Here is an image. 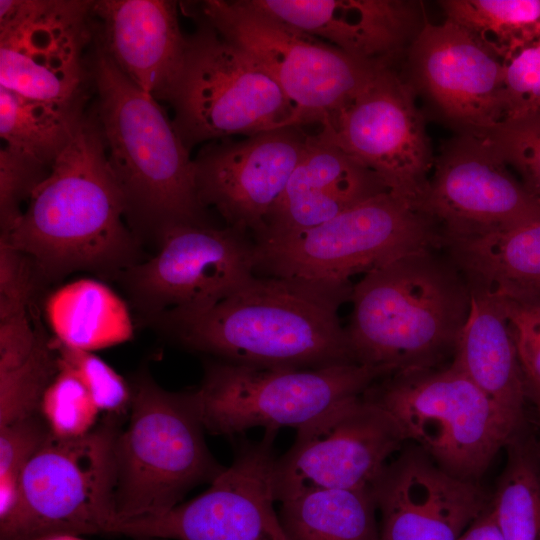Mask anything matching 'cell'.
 I'll return each mask as SVG.
<instances>
[{
	"label": "cell",
	"instance_id": "cell-14",
	"mask_svg": "<svg viewBox=\"0 0 540 540\" xmlns=\"http://www.w3.org/2000/svg\"><path fill=\"white\" fill-rule=\"evenodd\" d=\"M278 430L242 439L233 462L199 496L168 512L111 522L105 534L137 540H287L275 512L272 470Z\"/></svg>",
	"mask_w": 540,
	"mask_h": 540
},
{
	"label": "cell",
	"instance_id": "cell-42",
	"mask_svg": "<svg viewBox=\"0 0 540 540\" xmlns=\"http://www.w3.org/2000/svg\"><path fill=\"white\" fill-rule=\"evenodd\" d=\"M524 379H525L527 397L535 405V408L538 414L539 425H540V384L526 378Z\"/></svg>",
	"mask_w": 540,
	"mask_h": 540
},
{
	"label": "cell",
	"instance_id": "cell-21",
	"mask_svg": "<svg viewBox=\"0 0 540 540\" xmlns=\"http://www.w3.org/2000/svg\"><path fill=\"white\" fill-rule=\"evenodd\" d=\"M251 8L365 62L393 66L426 20L404 0H245Z\"/></svg>",
	"mask_w": 540,
	"mask_h": 540
},
{
	"label": "cell",
	"instance_id": "cell-31",
	"mask_svg": "<svg viewBox=\"0 0 540 540\" xmlns=\"http://www.w3.org/2000/svg\"><path fill=\"white\" fill-rule=\"evenodd\" d=\"M58 371L50 339L39 333L28 359L16 368L0 372V428L40 413L43 395Z\"/></svg>",
	"mask_w": 540,
	"mask_h": 540
},
{
	"label": "cell",
	"instance_id": "cell-16",
	"mask_svg": "<svg viewBox=\"0 0 540 540\" xmlns=\"http://www.w3.org/2000/svg\"><path fill=\"white\" fill-rule=\"evenodd\" d=\"M158 244L153 257L118 275L138 309L152 317L206 308L255 275L254 241L232 227L177 225Z\"/></svg>",
	"mask_w": 540,
	"mask_h": 540
},
{
	"label": "cell",
	"instance_id": "cell-1",
	"mask_svg": "<svg viewBox=\"0 0 540 540\" xmlns=\"http://www.w3.org/2000/svg\"><path fill=\"white\" fill-rule=\"evenodd\" d=\"M352 288L254 275L206 308L156 318L185 348L224 362L285 369L356 363L338 316Z\"/></svg>",
	"mask_w": 540,
	"mask_h": 540
},
{
	"label": "cell",
	"instance_id": "cell-8",
	"mask_svg": "<svg viewBox=\"0 0 540 540\" xmlns=\"http://www.w3.org/2000/svg\"><path fill=\"white\" fill-rule=\"evenodd\" d=\"M362 396L387 411L440 468L476 481L517 434L487 396L454 362L399 371ZM519 434V433H518Z\"/></svg>",
	"mask_w": 540,
	"mask_h": 540
},
{
	"label": "cell",
	"instance_id": "cell-2",
	"mask_svg": "<svg viewBox=\"0 0 540 540\" xmlns=\"http://www.w3.org/2000/svg\"><path fill=\"white\" fill-rule=\"evenodd\" d=\"M126 204L110 167L94 109L0 238L25 253L40 279L77 271L118 275L141 262Z\"/></svg>",
	"mask_w": 540,
	"mask_h": 540
},
{
	"label": "cell",
	"instance_id": "cell-11",
	"mask_svg": "<svg viewBox=\"0 0 540 540\" xmlns=\"http://www.w3.org/2000/svg\"><path fill=\"white\" fill-rule=\"evenodd\" d=\"M199 17L270 74L295 107L301 126L321 125L389 67L353 58L245 0L203 1Z\"/></svg>",
	"mask_w": 540,
	"mask_h": 540
},
{
	"label": "cell",
	"instance_id": "cell-39",
	"mask_svg": "<svg viewBox=\"0 0 540 540\" xmlns=\"http://www.w3.org/2000/svg\"><path fill=\"white\" fill-rule=\"evenodd\" d=\"M497 298L509 321L524 378L540 384V302Z\"/></svg>",
	"mask_w": 540,
	"mask_h": 540
},
{
	"label": "cell",
	"instance_id": "cell-24",
	"mask_svg": "<svg viewBox=\"0 0 540 540\" xmlns=\"http://www.w3.org/2000/svg\"><path fill=\"white\" fill-rule=\"evenodd\" d=\"M469 285L470 311L451 361L518 434L525 430L528 397L512 330L497 296L483 287Z\"/></svg>",
	"mask_w": 540,
	"mask_h": 540
},
{
	"label": "cell",
	"instance_id": "cell-10",
	"mask_svg": "<svg viewBox=\"0 0 540 540\" xmlns=\"http://www.w3.org/2000/svg\"><path fill=\"white\" fill-rule=\"evenodd\" d=\"M392 373L359 363L285 369L217 360L205 366L193 395L202 425L212 435L234 436L259 426L298 429Z\"/></svg>",
	"mask_w": 540,
	"mask_h": 540
},
{
	"label": "cell",
	"instance_id": "cell-19",
	"mask_svg": "<svg viewBox=\"0 0 540 540\" xmlns=\"http://www.w3.org/2000/svg\"><path fill=\"white\" fill-rule=\"evenodd\" d=\"M313 134L302 126L206 143L194 158L197 191L228 227L259 235Z\"/></svg>",
	"mask_w": 540,
	"mask_h": 540
},
{
	"label": "cell",
	"instance_id": "cell-20",
	"mask_svg": "<svg viewBox=\"0 0 540 540\" xmlns=\"http://www.w3.org/2000/svg\"><path fill=\"white\" fill-rule=\"evenodd\" d=\"M372 491L379 540H458L491 502L476 481L448 473L419 447L388 463Z\"/></svg>",
	"mask_w": 540,
	"mask_h": 540
},
{
	"label": "cell",
	"instance_id": "cell-28",
	"mask_svg": "<svg viewBox=\"0 0 540 540\" xmlns=\"http://www.w3.org/2000/svg\"><path fill=\"white\" fill-rule=\"evenodd\" d=\"M84 114V107L38 101L0 87L2 142L50 168L74 137Z\"/></svg>",
	"mask_w": 540,
	"mask_h": 540
},
{
	"label": "cell",
	"instance_id": "cell-33",
	"mask_svg": "<svg viewBox=\"0 0 540 540\" xmlns=\"http://www.w3.org/2000/svg\"><path fill=\"white\" fill-rule=\"evenodd\" d=\"M99 411L81 381L59 367L40 405V413L51 434L60 438L82 436L96 425Z\"/></svg>",
	"mask_w": 540,
	"mask_h": 540
},
{
	"label": "cell",
	"instance_id": "cell-35",
	"mask_svg": "<svg viewBox=\"0 0 540 540\" xmlns=\"http://www.w3.org/2000/svg\"><path fill=\"white\" fill-rule=\"evenodd\" d=\"M50 433L41 413L0 428V517L12 507L25 468Z\"/></svg>",
	"mask_w": 540,
	"mask_h": 540
},
{
	"label": "cell",
	"instance_id": "cell-5",
	"mask_svg": "<svg viewBox=\"0 0 540 540\" xmlns=\"http://www.w3.org/2000/svg\"><path fill=\"white\" fill-rule=\"evenodd\" d=\"M204 432L193 391L171 392L139 379L116 442L115 520L164 514L197 485L213 482L226 467Z\"/></svg>",
	"mask_w": 540,
	"mask_h": 540
},
{
	"label": "cell",
	"instance_id": "cell-36",
	"mask_svg": "<svg viewBox=\"0 0 540 540\" xmlns=\"http://www.w3.org/2000/svg\"><path fill=\"white\" fill-rule=\"evenodd\" d=\"M50 167L6 145L0 149V229L10 230L20 217L24 201L48 175Z\"/></svg>",
	"mask_w": 540,
	"mask_h": 540
},
{
	"label": "cell",
	"instance_id": "cell-37",
	"mask_svg": "<svg viewBox=\"0 0 540 540\" xmlns=\"http://www.w3.org/2000/svg\"><path fill=\"white\" fill-rule=\"evenodd\" d=\"M508 118L540 111V41L504 60Z\"/></svg>",
	"mask_w": 540,
	"mask_h": 540
},
{
	"label": "cell",
	"instance_id": "cell-26",
	"mask_svg": "<svg viewBox=\"0 0 540 540\" xmlns=\"http://www.w3.org/2000/svg\"><path fill=\"white\" fill-rule=\"evenodd\" d=\"M45 311L54 338L72 348L92 352L133 336L125 302L93 279L75 280L58 288L48 297Z\"/></svg>",
	"mask_w": 540,
	"mask_h": 540
},
{
	"label": "cell",
	"instance_id": "cell-17",
	"mask_svg": "<svg viewBox=\"0 0 540 540\" xmlns=\"http://www.w3.org/2000/svg\"><path fill=\"white\" fill-rule=\"evenodd\" d=\"M417 207L439 227L444 243L540 220V204L489 142L468 133L450 140L435 159Z\"/></svg>",
	"mask_w": 540,
	"mask_h": 540
},
{
	"label": "cell",
	"instance_id": "cell-9",
	"mask_svg": "<svg viewBox=\"0 0 540 540\" xmlns=\"http://www.w3.org/2000/svg\"><path fill=\"white\" fill-rule=\"evenodd\" d=\"M169 103L185 145L301 126L270 74L247 52L198 17Z\"/></svg>",
	"mask_w": 540,
	"mask_h": 540
},
{
	"label": "cell",
	"instance_id": "cell-43",
	"mask_svg": "<svg viewBox=\"0 0 540 540\" xmlns=\"http://www.w3.org/2000/svg\"><path fill=\"white\" fill-rule=\"evenodd\" d=\"M38 540H85L77 535L61 534L44 537Z\"/></svg>",
	"mask_w": 540,
	"mask_h": 540
},
{
	"label": "cell",
	"instance_id": "cell-6",
	"mask_svg": "<svg viewBox=\"0 0 540 540\" xmlns=\"http://www.w3.org/2000/svg\"><path fill=\"white\" fill-rule=\"evenodd\" d=\"M121 416L107 414L79 437L50 433L25 468L12 507L0 517V540L105 534L115 520Z\"/></svg>",
	"mask_w": 540,
	"mask_h": 540
},
{
	"label": "cell",
	"instance_id": "cell-15",
	"mask_svg": "<svg viewBox=\"0 0 540 540\" xmlns=\"http://www.w3.org/2000/svg\"><path fill=\"white\" fill-rule=\"evenodd\" d=\"M406 437L396 420L362 395L297 429L272 470L275 501L313 489L372 487Z\"/></svg>",
	"mask_w": 540,
	"mask_h": 540
},
{
	"label": "cell",
	"instance_id": "cell-23",
	"mask_svg": "<svg viewBox=\"0 0 540 540\" xmlns=\"http://www.w3.org/2000/svg\"><path fill=\"white\" fill-rule=\"evenodd\" d=\"M384 192L388 189L375 173L313 134L254 241L315 227Z\"/></svg>",
	"mask_w": 540,
	"mask_h": 540
},
{
	"label": "cell",
	"instance_id": "cell-30",
	"mask_svg": "<svg viewBox=\"0 0 540 540\" xmlns=\"http://www.w3.org/2000/svg\"><path fill=\"white\" fill-rule=\"evenodd\" d=\"M440 5L446 19L503 61L540 41V0H445Z\"/></svg>",
	"mask_w": 540,
	"mask_h": 540
},
{
	"label": "cell",
	"instance_id": "cell-29",
	"mask_svg": "<svg viewBox=\"0 0 540 540\" xmlns=\"http://www.w3.org/2000/svg\"><path fill=\"white\" fill-rule=\"evenodd\" d=\"M507 461L491 497L504 540H540V449L526 431L505 446Z\"/></svg>",
	"mask_w": 540,
	"mask_h": 540
},
{
	"label": "cell",
	"instance_id": "cell-38",
	"mask_svg": "<svg viewBox=\"0 0 540 540\" xmlns=\"http://www.w3.org/2000/svg\"><path fill=\"white\" fill-rule=\"evenodd\" d=\"M38 280L31 259L0 238V320L28 311Z\"/></svg>",
	"mask_w": 540,
	"mask_h": 540
},
{
	"label": "cell",
	"instance_id": "cell-27",
	"mask_svg": "<svg viewBox=\"0 0 540 540\" xmlns=\"http://www.w3.org/2000/svg\"><path fill=\"white\" fill-rule=\"evenodd\" d=\"M372 487L313 489L281 502L287 540H379Z\"/></svg>",
	"mask_w": 540,
	"mask_h": 540
},
{
	"label": "cell",
	"instance_id": "cell-41",
	"mask_svg": "<svg viewBox=\"0 0 540 540\" xmlns=\"http://www.w3.org/2000/svg\"><path fill=\"white\" fill-rule=\"evenodd\" d=\"M458 540H504L494 519L490 504L487 509L469 525Z\"/></svg>",
	"mask_w": 540,
	"mask_h": 540
},
{
	"label": "cell",
	"instance_id": "cell-25",
	"mask_svg": "<svg viewBox=\"0 0 540 540\" xmlns=\"http://www.w3.org/2000/svg\"><path fill=\"white\" fill-rule=\"evenodd\" d=\"M472 285L521 302H540V220L442 248Z\"/></svg>",
	"mask_w": 540,
	"mask_h": 540
},
{
	"label": "cell",
	"instance_id": "cell-13",
	"mask_svg": "<svg viewBox=\"0 0 540 540\" xmlns=\"http://www.w3.org/2000/svg\"><path fill=\"white\" fill-rule=\"evenodd\" d=\"M317 135L375 173L389 192L418 208L435 159L415 90L393 66L381 69L321 124Z\"/></svg>",
	"mask_w": 540,
	"mask_h": 540
},
{
	"label": "cell",
	"instance_id": "cell-34",
	"mask_svg": "<svg viewBox=\"0 0 540 540\" xmlns=\"http://www.w3.org/2000/svg\"><path fill=\"white\" fill-rule=\"evenodd\" d=\"M58 365L73 373L85 386L100 411L127 415L131 388L106 362L91 351L72 348L50 339Z\"/></svg>",
	"mask_w": 540,
	"mask_h": 540
},
{
	"label": "cell",
	"instance_id": "cell-4",
	"mask_svg": "<svg viewBox=\"0 0 540 540\" xmlns=\"http://www.w3.org/2000/svg\"><path fill=\"white\" fill-rule=\"evenodd\" d=\"M88 65L94 111L131 229L159 241L171 227L207 224L194 159L160 102L126 77L95 38Z\"/></svg>",
	"mask_w": 540,
	"mask_h": 540
},
{
	"label": "cell",
	"instance_id": "cell-3",
	"mask_svg": "<svg viewBox=\"0 0 540 540\" xmlns=\"http://www.w3.org/2000/svg\"><path fill=\"white\" fill-rule=\"evenodd\" d=\"M345 327L354 361L393 373L440 367L470 311L469 282L439 248L399 257L353 285Z\"/></svg>",
	"mask_w": 540,
	"mask_h": 540
},
{
	"label": "cell",
	"instance_id": "cell-7",
	"mask_svg": "<svg viewBox=\"0 0 540 540\" xmlns=\"http://www.w3.org/2000/svg\"><path fill=\"white\" fill-rule=\"evenodd\" d=\"M427 215L384 192L315 227L254 241L255 272L323 283H351L404 255L443 248Z\"/></svg>",
	"mask_w": 540,
	"mask_h": 540
},
{
	"label": "cell",
	"instance_id": "cell-12",
	"mask_svg": "<svg viewBox=\"0 0 540 540\" xmlns=\"http://www.w3.org/2000/svg\"><path fill=\"white\" fill-rule=\"evenodd\" d=\"M94 1L0 0V87L84 107L95 36Z\"/></svg>",
	"mask_w": 540,
	"mask_h": 540
},
{
	"label": "cell",
	"instance_id": "cell-40",
	"mask_svg": "<svg viewBox=\"0 0 540 540\" xmlns=\"http://www.w3.org/2000/svg\"><path fill=\"white\" fill-rule=\"evenodd\" d=\"M39 332L28 311L0 320V372L20 366L33 352Z\"/></svg>",
	"mask_w": 540,
	"mask_h": 540
},
{
	"label": "cell",
	"instance_id": "cell-22",
	"mask_svg": "<svg viewBox=\"0 0 540 540\" xmlns=\"http://www.w3.org/2000/svg\"><path fill=\"white\" fill-rule=\"evenodd\" d=\"M93 12L95 40L119 70L158 102H169L187 47L176 2L98 0Z\"/></svg>",
	"mask_w": 540,
	"mask_h": 540
},
{
	"label": "cell",
	"instance_id": "cell-18",
	"mask_svg": "<svg viewBox=\"0 0 540 540\" xmlns=\"http://www.w3.org/2000/svg\"><path fill=\"white\" fill-rule=\"evenodd\" d=\"M406 56V79L459 133L479 136L507 120L504 61L458 24L425 21Z\"/></svg>",
	"mask_w": 540,
	"mask_h": 540
},
{
	"label": "cell",
	"instance_id": "cell-32",
	"mask_svg": "<svg viewBox=\"0 0 540 540\" xmlns=\"http://www.w3.org/2000/svg\"><path fill=\"white\" fill-rule=\"evenodd\" d=\"M479 136L517 172L525 189L540 204V111L507 119Z\"/></svg>",
	"mask_w": 540,
	"mask_h": 540
}]
</instances>
